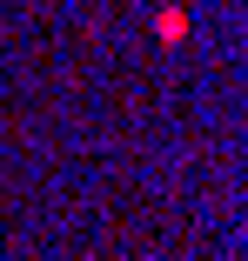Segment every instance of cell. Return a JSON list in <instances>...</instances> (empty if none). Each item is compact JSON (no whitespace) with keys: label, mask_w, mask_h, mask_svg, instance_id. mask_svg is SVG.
Wrapping results in <instances>:
<instances>
[{"label":"cell","mask_w":248,"mask_h":261,"mask_svg":"<svg viewBox=\"0 0 248 261\" xmlns=\"http://www.w3.org/2000/svg\"><path fill=\"white\" fill-rule=\"evenodd\" d=\"M155 40H168V47L188 40V7H161V14H155Z\"/></svg>","instance_id":"6da1fadb"}]
</instances>
